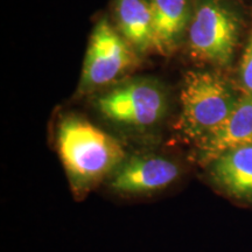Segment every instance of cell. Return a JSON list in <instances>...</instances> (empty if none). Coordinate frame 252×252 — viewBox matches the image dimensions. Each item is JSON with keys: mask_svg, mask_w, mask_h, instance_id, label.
I'll use <instances>...</instances> for the list:
<instances>
[{"mask_svg": "<svg viewBox=\"0 0 252 252\" xmlns=\"http://www.w3.org/2000/svg\"><path fill=\"white\" fill-rule=\"evenodd\" d=\"M241 90L220 70H189L180 91L179 133L195 146L224 124L237 105Z\"/></svg>", "mask_w": 252, "mask_h": 252, "instance_id": "2", "label": "cell"}, {"mask_svg": "<svg viewBox=\"0 0 252 252\" xmlns=\"http://www.w3.org/2000/svg\"><path fill=\"white\" fill-rule=\"evenodd\" d=\"M207 167L210 181L220 191L252 204V144L226 151Z\"/></svg>", "mask_w": 252, "mask_h": 252, "instance_id": "7", "label": "cell"}, {"mask_svg": "<svg viewBox=\"0 0 252 252\" xmlns=\"http://www.w3.org/2000/svg\"><path fill=\"white\" fill-rule=\"evenodd\" d=\"M94 106L112 124L146 131L165 121L169 110V94L157 78H124L97 94Z\"/></svg>", "mask_w": 252, "mask_h": 252, "instance_id": "4", "label": "cell"}, {"mask_svg": "<svg viewBox=\"0 0 252 252\" xmlns=\"http://www.w3.org/2000/svg\"><path fill=\"white\" fill-rule=\"evenodd\" d=\"M154 52L171 56L186 42L193 0H150Z\"/></svg>", "mask_w": 252, "mask_h": 252, "instance_id": "8", "label": "cell"}, {"mask_svg": "<svg viewBox=\"0 0 252 252\" xmlns=\"http://www.w3.org/2000/svg\"><path fill=\"white\" fill-rule=\"evenodd\" d=\"M140 55L121 35L110 19L94 25L78 82L76 96L102 91L125 78L137 67Z\"/></svg>", "mask_w": 252, "mask_h": 252, "instance_id": "5", "label": "cell"}, {"mask_svg": "<svg viewBox=\"0 0 252 252\" xmlns=\"http://www.w3.org/2000/svg\"><path fill=\"white\" fill-rule=\"evenodd\" d=\"M237 87L243 94H252V28L242 53L237 70Z\"/></svg>", "mask_w": 252, "mask_h": 252, "instance_id": "11", "label": "cell"}, {"mask_svg": "<svg viewBox=\"0 0 252 252\" xmlns=\"http://www.w3.org/2000/svg\"><path fill=\"white\" fill-rule=\"evenodd\" d=\"M252 144V94L242 93L239 100L224 124L196 146L198 162L208 166L226 151Z\"/></svg>", "mask_w": 252, "mask_h": 252, "instance_id": "9", "label": "cell"}, {"mask_svg": "<svg viewBox=\"0 0 252 252\" xmlns=\"http://www.w3.org/2000/svg\"><path fill=\"white\" fill-rule=\"evenodd\" d=\"M244 26L243 11L234 0H193L185 42L189 58L215 70L229 68Z\"/></svg>", "mask_w": 252, "mask_h": 252, "instance_id": "3", "label": "cell"}, {"mask_svg": "<svg viewBox=\"0 0 252 252\" xmlns=\"http://www.w3.org/2000/svg\"><path fill=\"white\" fill-rule=\"evenodd\" d=\"M56 146L70 187L83 197L111 176L126 159L122 144L80 116L63 117L56 130Z\"/></svg>", "mask_w": 252, "mask_h": 252, "instance_id": "1", "label": "cell"}, {"mask_svg": "<svg viewBox=\"0 0 252 252\" xmlns=\"http://www.w3.org/2000/svg\"><path fill=\"white\" fill-rule=\"evenodd\" d=\"M113 25L140 56L154 52L150 0H113Z\"/></svg>", "mask_w": 252, "mask_h": 252, "instance_id": "10", "label": "cell"}, {"mask_svg": "<svg viewBox=\"0 0 252 252\" xmlns=\"http://www.w3.org/2000/svg\"><path fill=\"white\" fill-rule=\"evenodd\" d=\"M181 166L159 154H137L126 158L110 176V187L124 195H146L163 190L180 179Z\"/></svg>", "mask_w": 252, "mask_h": 252, "instance_id": "6", "label": "cell"}]
</instances>
